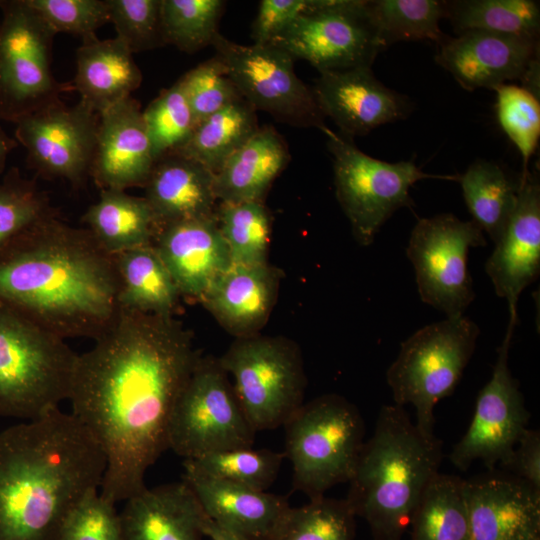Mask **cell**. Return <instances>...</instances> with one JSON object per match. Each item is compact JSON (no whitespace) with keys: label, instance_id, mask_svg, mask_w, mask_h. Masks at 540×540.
<instances>
[{"label":"cell","instance_id":"obj_1","mask_svg":"<svg viewBox=\"0 0 540 540\" xmlns=\"http://www.w3.org/2000/svg\"><path fill=\"white\" fill-rule=\"evenodd\" d=\"M200 352L174 318L121 308L78 354L68 400L106 458L100 495L116 504L141 492L145 474L168 449L176 400Z\"/></svg>","mask_w":540,"mask_h":540},{"label":"cell","instance_id":"obj_2","mask_svg":"<svg viewBox=\"0 0 540 540\" xmlns=\"http://www.w3.org/2000/svg\"><path fill=\"white\" fill-rule=\"evenodd\" d=\"M113 255L55 210L0 250V303L68 338H98L121 307Z\"/></svg>","mask_w":540,"mask_h":540},{"label":"cell","instance_id":"obj_3","mask_svg":"<svg viewBox=\"0 0 540 540\" xmlns=\"http://www.w3.org/2000/svg\"><path fill=\"white\" fill-rule=\"evenodd\" d=\"M106 458L60 408L0 432V540H55L71 509L101 487Z\"/></svg>","mask_w":540,"mask_h":540},{"label":"cell","instance_id":"obj_4","mask_svg":"<svg viewBox=\"0 0 540 540\" xmlns=\"http://www.w3.org/2000/svg\"><path fill=\"white\" fill-rule=\"evenodd\" d=\"M442 443L404 407L384 405L359 453L345 498L374 540H402L426 487L440 472Z\"/></svg>","mask_w":540,"mask_h":540},{"label":"cell","instance_id":"obj_5","mask_svg":"<svg viewBox=\"0 0 540 540\" xmlns=\"http://www.w3.org/2000/svg\"><path fill=\"white\" fill-rule=\"evenodd\" d=\"M78 354L0 303V416L33 420L68 400Z\"/></svg>","mask_w":540,"mask_h":540},{"label":"cell","instance_id":"obj_6","mask_svg":"<svg viewBox=\"0 0 540 540\" xmlns=\"http://www.w3.org/2000/svg\"><path fill=\"white\" fill-rule=\"evenodd\" d=\"M283 426L294 491L315 499L349 482L365 442L364 421L354 404L325 394L303 403Z\"/></svg>","mask_w":540,"mask_h":540},{"label":"cell","instance_id":"obj_7","mask_svg":"<svg viewBox=\"0 0 540 540\" xmlns=\"http://www.w3.org/2000/svg\"><path fill=\"white\" fill-rule=\"evenodd\" d=\"M480 329L462 315L426 325L400 345L386 372L394 404L413 406L415 425L434 435V409L450 396L469 363Z\"/></svg>","mask_w":540,"mask_h":540},{"label":"cell","instance_id":"obj_8","mask_svg":"<svg viewBox=\"0 0 540 540\" xmlns=\"http://www.w3.org/2000/svg\"><path fill=\"white\" fill-rule=\"evenodd\" d=\"M218 359L256 432L283 426L303 405L307 379L292 340L260 333L235 338Z\"/></svg>","mask_w":540,"mask_h":540},{"label":"cell","instance_id":"obj_9","mask_svg":"<svg viewBox=\"0 0 540 540\" xmlns=\"http://www.w3.org/2000/svg\"><path fill=\"white\" fill-rule=\"evenodd\" d=\"M333 157L337 200L347 216L355 240L369 246L383 224L400 208L414 205L410 188L428 178L458 181L459 175H432L411 161L389 163L357 148L351 137L325 126Z\"/></svg>","mask_w":540,"mask_h":540},{"label":"cell","instance_id":"obj_10","mask_svg":"<svg viewBox=\"0 0 540 540\" xmlns=\"http://www.w3.org/2000/svg\"><path fill=\"white\" fill-rule=\"evenodd\" d=\"M256 433L219 359L200 356L174 405L168 449L193 460L252 447Z\"/></svg>","mask_w":540,"mask_h":540},{"label":"cell","instance_id":"obj_11","mask_svg":"<svg viewBox=\"0 0 540 540\" xmlns=\"http://www.w3.org/2000/svg\"><path fill=\"white\" fill-rule=\"evenodd\" d=\"M0 8V120L16 123L73 86L54 78L55 34L26 0L0 1Z\"/></svg>","mask_w":540,"mask_h":540},{"label":"cell","instance_id":"obj_12","mask_svg":"<svg viewBox=\"0 0 540 540\" xmlns=\"http://www.w3.org/2000/svg\"><path fill=\"white\" fill-rule=\"evenodd\" d=\"M270 45L318 72L371 68L385 50L365 0H307L305 11Z\"/></svg>","mask_w":540,"mask_h":540},{"label":"cell","instance_id":"obj_13","mask_svg":"<svg viewBox=\"0 0 540 540\" xmlns=\"http://www.w3.org/2000/svg\"><path fill=\"white\" fill-rule=\"evenodd\" d=\"M485 245L484 232L473 220L463 221L451 213L419 219L406 254L421 300L447 317L464 315L475 297L468 253Z\"/></svg>","mask_w":540,"mask_h":540},{"label":"cell","instance_id":"obj_14","mask_svg":"<svg viewBox=\"0 0 540 540\" xmlns=\"http://www.w3.org/2000/svg\"><path fill=\"white\" fill-rule=\"evenodd\" d=\"M211 45L242 97L255 109L298 127L324 128L312 88L294 71V58L276 46L242 45L219 32Z\"/></svg>","mask_w":540,"mask_h":540},{"label":"cell","instance_id":"obj_15","mask_svg":"<svg viewBox=\"0 0 540 540\" xmlns=\"http://www.w3.org/2000/svg\"><path fill=\"white\" fill-rule=\"evenodd\" d=\"M518 320L509 319L505 337L497 350L492 376L478 394L474 416L450 453L452 464L466 471L475 461L493 470L511 452L527 429L529 412L518 381L512 376L508 354Z\"/></svg>","mask_w":540,"mask_h":540},{"label":"cell","instance_id":"obj_16","mask_svg":"<svg viewBox=\"0 0 540 540\" xmlns=\"http://www.w3.org/2000/svg\"><path fill=\"white\" fill-rule=\"evenodd\" d=\"M98 119L80 101L66 106L59 100L14 123L15 140L41 176L63 179L77 188L90 174Z\"/></svg>","mask_w":540,"mask_h":540},{"label":"cell","instance_id":"obj_17","mask_svg":"<svg viewBox=\"0 0 540 540\" xmlns=\"http://www.w3.org/2000/svg\"><path fill=\"white\" fill-rule=\"evenodd\" d=\"M436 62L448 71L458 84L473 91L494 89L507 81H524L539 65V41L535 38L467 30L439 43Z\"/></svg>","mask_w":540,"mask_h":540},{"label":"cell","instance_id":"obj_18","mask_svg":"<svg viewBox=\"0 0 540 540\" xmlns=\"http://www.w3.org/2000/svg\"><path fill=\"white\" fill-rule=\"evenodd\" d=\"M312 88L326 117L348 137L366 135L373 129L406 118L408 98L381 83L370 67L319 72Z\"/></svg>","mask_w":540,"mask_h":540},{"label":"cell","instance_id":"obj_19","mask_svg":"<svg viewBox=\"0 0 540 540\" xmlns=\"http://www.w3.org/2000/svg\"><path fill=\"white\" fill-rule=\"evenodd\" d=\"M519 179L516 206L485 264L496 295L508 302L511 319H518L519 296L540 273L539 179L530 172Z\"/></svg>","mask_w":540,"mask_h":540},{"label":"cell","instance_id":"obj_20","mask_svg":"<svg viewBox=\"0 0 540 540\" xmlns=\"http://www.w3.org/2000/svg\"><path fill=\"white\" fill-rule=\"evenodd\" d=\"M182 480L205 514L235 540H273L290 504L286 496L255 490L200 472L183 461Z\"/></svg>","mask_w":540,"mask_h":540},{"label":"cell","instance_id":"obj_21","mask_svg":"<svg viewBox=\"0 0 540 540\" xmlns=\"http://www.w3.org/2000/svg\"><path fill=\"white\" fill-rule=\"evenodd\" d=\"M154 163L142 110L132 96L99 115L89 176L101 190L144 187Z\"/></svg>","mask_w":540,"mask_h":540},{"label":"cell","instance_id":"obj_22","mask_svg":"<svg viewBox=\"0 0 540 540\" xmlns=\"http://www.w3.org/2000/svg\"><path fill=\"white\" fill-rule=\"evenodd\" d=\"M471 540H531L540 537V492L504 474L465 480Z\"/></svg>","mask_w":540,"mask_h":540},{"label":"cell","instance_id":"obj_23","mask_svg":"<svg viewBox=\"0 0 540 540\" xmlns=\"http://www.w3.org/2000/svg\"><path fill=\"white\" fill-rule=\"evenodd\" d=\"M152 245L180 295L199 301L215 279L232 265L216 214L162 225Z\"/></svg>","mask_w":540,"mask_h":540},{"label":"cell","instance_id":"obj_24","mask_svg":"<svg viewBox=\"0 0 540 540\" xmlns=\"http://www.w3.org/2000/svg\"><path fill=\"white\" fill-rule=\"evenodd\" d=\"M279 270L269 263L232 264L206 290L200 302L235 338L258 334L278 296Z\"/></svg>","mask_w":540,"mask_h":540},{"label":"cell","instance_id":"obj_25","mask_svg":"<svg viewBox=\"0 0 540 540\" xmlns=\"http://www.w3.org/2000/svg\"><path fill=\"white\" fill-rule=\"evenodd\" d=\"M119 516L124 540H203L210 520L183 480L146 486L125 500Z\"/></svg>","mask_w":540,"mask_h":540},{"label":"cell","instance_id":"obj_26","mask_svg":"<svg viewBox=\"0 0 540 540\" xmlns=\"http://www.w3.org/2000/svg\"><path fill=\"white\" fill-rule=\"evenodd\" d=\"M145 196L162 225L216 214L214 174L200 163L176 152L154 163L144 187Z\"/></svg>","mask_w":540,"mask_h":540},{"label":"cell","instance_id":"obj_27","mask_svg":"<svg viewBox=\"0 0 540 540\" xmlns=\"http://www.w3.org/2000/svg\"><path fill=\"white\" fill-rule=\"evenodd\" d=\"M141 82L133 53L117 37L83 41L76 51L73 89L80 102L98 115L131 97Z\"/></svg>","mask_w":540,"mask_h":540},{"label":"cell","instance_id":"obj_28","mask_svg":"<svg viewBox=\"0 0 540 540\" xmlns=\"http://www.w3.org/2000/svg\"><path fill=\"white\" fill-rule=\"evenodd\" d=\"M290 160L283 137L272 126L259 129L214 175L221 202H263L276 177Z\"/></svg>","mask_w":540,"mask_h":540},{"label":"cell","instance_id":"obj_29","mask_svg":"<svg viewBox=\"0 0 540 540\" xmlns=\"http://www.w3.org/2000/svg\"><path fill=\"white\" fill-rule=\"evenodd\" d=\"M82 222L111 255L152 245L158 230L147 200L123 190H101L98 201L83 214Z\"/></svg>","mask_w":540,"mask_h":540},{"label":"cell","instance_id":"obj_30","mask_svg":"<svg viewBox=\"0 0 540 540\" xmlns=\"http://www.w3.org/2000/svg\"><path fill=\"white\" fill-rule=\"evenodd\" d=\"M113 259L121 308L174 315L180 292L153 245L116 253Z\"/></svg>","mask_w":540,"mask_h":540},{"label":"cell","instance_id":"obj_31","mask_svg":"<svg viewBox=\"0 0 540 540\" xmlns=\"http://www.w3.org/2000/svg\"><path fill=\"white\" fill-rule=\"evenodd\" d=\"M258 129L255 109L243 98L196 124L187 141L173 152L215 175Z\"/></svg>","mask_w":540,"mask_h":540},{"label":"cell","instance_id":"obj_32","mask_svg":"<svg viewBox=\"0 0 540 540\" xmlns=\"http://www.w3.org/2000/svg\"><path fill=\"white\" fill-rule=\"evenodd\" d=\"M458 182L472 220L496 244L516 206L520 179L514 181L498 164L479 159Z\"/></svg>","mask_w":540,"mask_h":540},{"label":"cell","instance_id":"obj_33","mask_svg":"<svg viewBox=\"0 0 540 540\" xmlns=\"http://www.w3.org/2000/svg\"><path fill=\"white\" fill-rule=\"evenodd\" d=\"M411 540H471L465 479L438 472L413 513Z\"/></svg>","mask_w":540,"mask_h":540},{"label":"cell","instance_id":"obj_34","mask_svg":"<svg viewBox=\"0 0 540 540\" xmlns=\"http://www.w3.org/2000/svg\"><path fill=\"white\" fill-rule=\"evenodd\" d=\"M445 18L457 33L485 30L538 39L540 9L531 0L444 1Z\"/></svg>","mask_w":540,"mask_h":540},{"label":"cell","instance_id":"obj_35","mask_svg":"<svg viewBox=\"0 0 540 540\" xmlns=\"http://www.w3.org/2000/svg\"><path fill=\"white\" fill-rule=\"evenodd\" d=\"M368 11L386 49L399 41L433 40L446 35L440 29L445 3L437 0H373Z\"/></svg>","mask_w":540,"mask_h":540},{"label":"cell","instance_id":"obj_36","mask_svg":"<svg viewBox=\"0 0 540 540\" xmlns=\"http://www.w3.org/2000/svg\"><path fill=\"white\" fill-rule=\"evenodd\" d=\"M216 217L232 264L268 263L271 219L263 202H221Z\"/></svg>","mask_w":540,"mask_h":540},{"label":"cell","instance_id":"obj_37","mask_svg":"<svg viewBox=\"0 0 540 540\" xmlns=\"http://www.w3.org/2000/svg\"><path fill=\"white\" fill-rule=\"evenodd\" d=\"M355 518L346 499H310L290 507L273 540H353Z\"/></svg>","mask_w":540,"mask_h":540},{"label":"cell","instance_id":"obj_38","mask_svg":"<svg viewBox=\"0 0 540 540\" xmlns=\"http://www.w3.org/2000/svg\"><path fill=\"white\" fill-rule=\"evenodd\" d=\"M225 2L221 0H161L165 44L194 53L212 43Z\"/></svg>","mask_w":540,"mask_h":540},{"label":"cell","instance_id":"obj_39","mask_svg":"<svg viewBox=\"0 0 540 540\" xmlns=\"http://www.w3.org/2000/svg\"><path fill=\"white\" fill-rule=\"evenodd\" d=\"M284 458L283 452L249 447L210 453L186 461L207 475L266 491L276 480Z\"/></svg>","mask_w":540,"mask_h":540},{"label":"cell","instance_id":"obj_40","mask_svg":"<svg viewBox=\"0 0 540 540\" xmlns=\"http://www.w3.org/2000/svg\"><path fill=\"white\" fill-rule=\"evenodd\" d=\"M142 116L155 162L183 145L196 126L179 79L161 91L142 110Z\"/></svg>","mask_w":540,"mask_h":540},{"label":"cell","instance_id":"obj_41","mask_svg":"<svg viewBox=\"0 0 540 540\" xmlns=\"http://www.w3.org/2000/svg\"><path fill=\"white\" fill-rule=\"evenodd\" d=\"M496 91L497 118L503 131L522 156L521 176L529 172L528 164L540 136L539 98L522 86L502 84Z\"/></svg>","mask_w":540,"mask_h":540},{"label":"cell","instance_id":"obj_42","mask_svg":"<svg viewBox=\"0 0 540 540\" xmlns=\"http://www.w3.org/2000/svg\"><path fill=\"white\" fill-rule=\"evenodd\" d=\"M34 181L10 170L0 180V250L35 222L53 212Z\"/></svg>","mask_w":540,"mask_h":540},{"label":"cell","instance_id":"obj_43","mask_svg":"<svg viewBox=\"0 0 540 540\" xmlns=\"http://www.w3.org/2000/svg\"><path fill=\"white\" fill-rule=\"evenodd\" d=\"M179 80L196 124L243 99L229 78L226 66L217 56L189 70Z\"/></svg>","mask_w":540,"mask_h":540},{"label":"cell","instance_id":"obj_44","mask_svg":"<svg viewBox=\"0 0 540 540\" xmlns=\"http://www.w3.org/2000/svg\"><path fill=\"white\" fill-rule=\"evenodd\" d=\"M109 22L116 37L132 53L143 52L165 45L161 0H106Z\"/></svg>","mask_w":540,"mask_h":540},{"label":"cell","instance_id":"obj_45","mask_svg":"<svg viewBox=\"0 0 540 540\" xmlns=\"http://www.w3.org/2000/svg\"><path fill=\"white\" fill-rule=\"evenodd\" d=\"M56 35L69 33L83 41L96 38V31L109 22L106 0H26Z\"/></svg>","mask_w":540,"mask_h":540},{"label":"cell","instance_id":"obj_46","mask_svg":"<svg viewBox=\"0 0 540 540\" xmlns=\"http://www.w3.org/2000/svg\"><path fill=\"white\" fill-rule=\"evenodd\" d=\"M55 540H124L115 504L98 490L88 492L68 513Z\"/></svg>","mask_w":540,"mask_h":540},{"label":"cell","instance_id":"obj_47","mask_svg":"<svg viewBox=\"0 0 540 540\" xmlns=\"http://www.w3.org/2000/svg\"><path fill=\"white\" fill-rule=\"evenodd\" d=\"M307 0H262L253 21V44H270L306 9Z\"/></svg>","mask_w":540,"mask_h":540},{"label":"cell","instance_id":"obj_48","mask_svg":"<svg viewBox=\"0 0 540 540\" xmlns=\"http://www.w3.org/2000/svg\"><path fill=\"white\" fill-rule=\"evenodd\" d=\"M499 465L511 476L540 492V433L525 429L517 443Z\"/></svg>","mask_w":540,"mask_h":540},{"label":"cell","instance_id":"obj_49","mask_svg":"<svg viewBox=\"0 0 540 540\" xmlns=\"http://www.w3.org/2000/svg\"><path fill=\"white\" fill-rule=\"evenodd\" d=\"M17 144V141L9 137L0 125V175L4 171L8 155Z\"/></svg>","mask_w":540,"mask_h":540},{"label":"cell","instance_id":"obj_50","mask_svg":"<svg viewBox=\"0 0 540 540\" xmlns=\"http://www.w3.org/2000/svg\"><path fill=\"white\" fill-rule=\"evenodd\" d=\"M205 536L211 540H235L232 536L217 526L212 520H209L204 530Z\"/></svg>","mask_w":540,"mask_h":540},{"label":"cell","instance_id":"obj_51","mask_svg":"<svg viewBox=\"0 0 540 540\" xmlns=\"http://www.w3.org/2000/svg\"><path fill=\"white\" fill-rule=\"evenodd\" d=\"M531 540H540V537H537V538H534V539H531Z\"/></svg>","mask_w":540,"mask_h":540}]
</instances>
